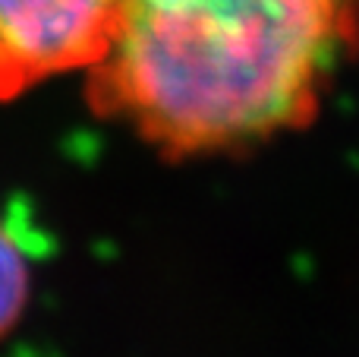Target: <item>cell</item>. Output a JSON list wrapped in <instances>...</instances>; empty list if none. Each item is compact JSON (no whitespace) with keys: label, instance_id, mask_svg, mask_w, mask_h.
<instances>
[{"label":"cell","instance_id":"6da1fadb","mask_svg":"<svg viewBox=\"0 0 359 357\" xmlns=\"http://www.w3.org/2000/svg\"><path fill=\"white\" fill-rule=\"evenodd\" d=\"M359 41V0H120L88 70L95 114L168 158L306 126Z\"/></svg>","mask_w":359,"mask_h":357},{"label":"cell","instance_id":"7a4b0ae2","mask_svg":"<svg viewBox=\"0 0 359 357\" xmlns=\"http://www.w3.org/2000/svg\"><path fill=\"white\" fill-rule=\"evenodd\" d=\"M120 0H0V101L69 70H92L114 35Z\"/></svg>","mask_w":359,"mask_h":357},{"label":"cell","instance_id":"3957f363","mask_svg":"<svg viewBox=\"0 0 359 357\" xmlns=\"http://www.w3.org/2000/svg\"><path fill=\"white\" fill-rule=\"evenodd\" d=\"M29 301V263L13 234L0 225V339L10 335Z\"/></svg>","mask_w":359,"mask_h":357}]
</instances>
